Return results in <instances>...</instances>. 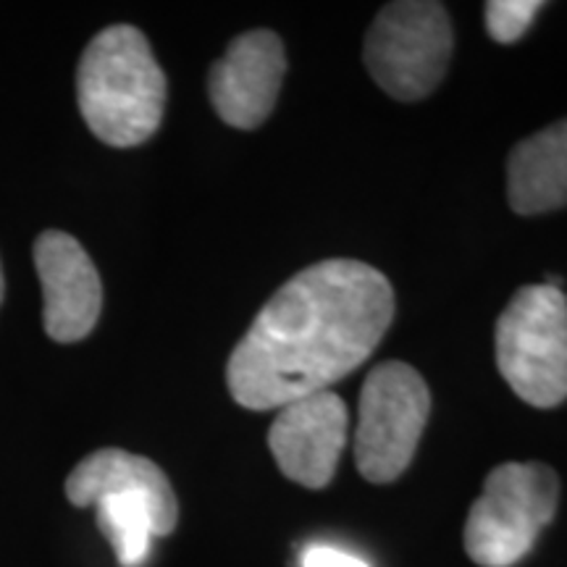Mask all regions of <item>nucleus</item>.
Listing matches in <instances>:
<instances>
[{
  "label": "nucleus",
  "instance_id": "nucleus-1",
  "mask_svg": "<svg viewBox=\"0 0 567 567\" xmlns=\"http://www.w3.org/2000/svg\"><path fill=\"white\" fill-rule=\"evenodd\" d=\"M394 308L392 284L363 260L308 266L260 308L234 347L226 365L231 400L264 413L326 392L371 358Z\"/></svg>",
  "mask_w": 567,
  "mask_h": 567
},
{
  "label": "nucleus",
  "instance_id": "nucleus-5",
  "mask_svg": "<svg viewBox=\"0 0 567 567\" xmlns=\"http://www.w3.org/2000/svg\"><path fill=\"white\" fill-rule=\"evenodd\" d=\"M559 478L544 463H505L484 481L465 520V551L481 567H513L555 520Z\"/></svg>",
  "mask_w": 567,
  "mask_h": 567
},
{
  "label": "nucleus",
  "instance_id": "nucleus-9",
  "mask_svg": "<svg viewBox=\"0 0 567 567\" xmlns=\"http://www.w3.org/2000/svg\"><path fill=\"white\" fill-rule=\"evenodd\" d=\"M287 74L284 42L271 30H250L231 40L208 76L210 103L234 130H258L271 116Z\"/></svg>",
  "mask_w": 567,
  "mask_h": 567
},
{
  "label": "nucleus",
  "instance_id": "nucleus-14",
  "mask_svg": "<svg viewBox=\"0 0 567 567\" xmlns=\"http://www.w3.org/2000/svg\"><path fill=\"white\" fill-rule=\"evenodd\" d=\"M0 302H3V268H0Z\"/></svg>",
  "mask_w": 567,
  "mask_h": 567
},
{
  "label": "nucleus",
  "instance_id": "nucleus-12",
  "mask_svg": "<svg viewBox=\"0 0 567 567\" xmlns=\"http://www.w3.org/2000/svg\"><path fill=\"white\" fill-rule=\"evenodd\" d=\"M542 9L538 0H492L486 3V30L496 42L509 45L528 32Z\"/></svg>",
  "mask_w": 567,
  "mask_h": 567
},
{
  "label": "nucleus",
  "instance_id": "nucleus-13",
  "mask_svg": "<svg viewBox=\"0 0 567 567\" xmlns=\"http://www.w3.org/2000/svg\"><path fill=\"white\" fill-rule=\"evenodd\" d=\"M302 567H368L363 559L347 555L337 547H326V544H313L302 551Z\"/></svg>",
  "mask_w": 567,
  "mask_h": 567
},
{
  "label": "nucleus",
  "instance_id": "nucleus-4",
  "mask_svg": "<svg viewBox=\"0 0 567 567\" xmlns=\"http://www.w3.org/2000/svg\"><path fill=\"white\" fill-rule=\"evenodd\" d=\"M496 365L530 408L567 400V295L551 284L517 289L496 321Z\"/></svg>",
  "mask_w": 567,
  "mask_h": 567
},
{
  "label": "nucleus",
  "instance_id": "nucleus-10",
  "mask_svg": "<svg viewBox=\"0 0 567 567\" xmlns=\"http://www.w3.org/2000/svg\"><path fill=\"white\" fill-rule=\"evenodd\" d=\"M34 266L45 297V331L61 344L80 342L95 329L103 284L84 247L66 231H45L34 243Z\"/></svg>",
  "mask_w": 567,
  "mask_h": 567
},
{
  "label": "nucleus",
  "instance_id": "nucleus-2",
  "mask_svg": "<svg viewBox=\"0 0 567 567\" xmlns=\"http://www.w3.org/2000/svg\"><path fill=\"white\" fill-rule=\"evenodd\" d=\"M76 101L84 124L111 147L142 145L166 111V74L137 27L97 32L76 69Z\"/></svg>",
  "mask_w": 567,
  "mask_h": 567
},
{
  "label": "nucleus",
  "instance_id": "nucleus-8",
  "mask_svg": "<svg viewBox=\"0 0 567 567\" xmlns=\"http://www.w3.org/2000/svg\"><path fill=\"white\" fill-rule=\"evenodd\" d=\"M344 442L347 405L329 389L279 408L268 431V446L279 471L305 488L331 484Z\"/></svg>",
  "mask_w": 567,
  "mask_h": 567
},
{
  "label": "nucleus",
  "instance_id": "nucleus-3",
  "mask_svg": "<svg viewBox=\"0 0 567 567\" xmlns=\"http://www.w3.org/2000/svg\"><path fill=\"white\" fill-rule=\"evenodd\" d=\"M76 507L97 509V528L109 538L122 567H142L153 538L168 536L179 523V505L166 473L153 460L124 450H97L66 478Z\"/></svg>",
  "mask_w": 567,
  "mask_h": 567
},
{
  "label": "nucleus",
  "instance_id": "nucleus-6",
  "mask_svg": "<svg viewBox=\"0 0 567 567\" xmlns=\"http://www.w3.org/2000/svg\"><path fill=\"white\" fill-rule=\"evenodd\" d=\"M455 32L434 0H396L379 11L365 34V66L386 95L415 103L442 84Z\"/></svg>",
  "mask_w": 567,
  "mask_h": 567
},
{
  "label": "nucleus",
  "instance_id": "nucleus-11",
  "mask_svg": "<svg viewBox=\"0 0 567 567\" xmlns=\"http://www.w3.org/2000/svg\"><path fill=\"white\" fill-rule=\"evenodd\" d=\"M507 200L520 216L567 205V118L517 142L507 158Z\"/></svg>",
  "mask_w": 567,
  "mask_h": 567
},
{
  "label": "nucleus",
  "instance_id": "nucleus-7",
  "mask_svg": "<svg viewBox=\"0 0 567 567\" xmlns=\"http://www.w3.org/2000/svg\"><path fill=\"white\" fill-rule=\"evenodd\" d=\"M431 413V392L413 365L389 360L365 375L354 463L371 484H392L413 463Z\"/></svg>",
  "mask_w": 567,
  "mask_h": 567
}]
</instances>
